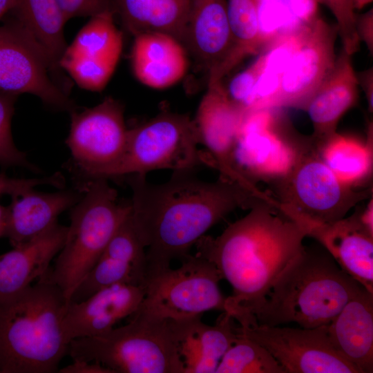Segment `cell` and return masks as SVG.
Returning <instances> with one entry per match:
<instances>
[{
    "instance_id": "1",
    "label": "cell",
    "mask_w": 373,
    "mask_h": 373,
    "mask_svg": "<svg viewBox=\"0 0 373 373\" xmlns=\"http://www.w3.org/2000/svg\"><path fill=\"white\" fill-rule=\"evenodd\" d=\"M145 175H130L126 182L132 191L130 217L146 248L147 279L188 256L191 247L233 210L278 204L271 195H258L221 177L204 181L193 171H173L160 184L149 183Z\"/></svg>"
},
{
    "instance_id": "2",
    "label": "cell",
    "mask_w": 373,
    "mask_h": 373,
    "mask_svg": "<svg viewBox=\"0 0 373 373\" xmlns=\"http://www.w3.org/2000/svg\"><path fill=\"white\" fill-rule=\"evenodd\" d=\"M307 233L280 204L262 202L214 238L204 235L196 254L212 262L233 293L225 311L235 320L252 316L286 265L303 249Z\"/></svg>"
},
{
    "instance_id": "3",
    "label": "cell",
    "mask_w": 373,
    "mask_h": 373,
    "mask_svg": "<svg viewBox=\"0 0 373 373\" xmlns=\"http://www.w3.org/2000/svg\"><path fill=\"white\" fill-rule=\"evenodd\" d=\"M365 288L321 245L305 246L286 265L252 314L258 324L327 325Z\"/></svg>"
},
{
    "instance_id": "4",
    "label": "cell",
    "mask_w": 373,
    "mask_h": 373,
    "mask_svg": "<svg viewBox=\"0 0 373 373\" xmlns=\"http://www.w3.org/2000/svg\"><path fill=\"white\" fill-rule=\"evenodd\" d=\"M69 301L44 277L0 301V373H54L68 352L62 320Z\"/></svg>"
},
{
    "instance_id": "5",
    "label": "cell",
    "mask_w": 373,
    "mask_h": 373,
    "mask_svg": "<svg viewBox=\"0 0 373 373\" xmlns=\"http://www.w3.org/2000/svg\"><path fill=\"white\" fill-rule=\"evenodd\" d=\"M70 210V224L54 267L44 277L70 297L93 268L108 243L131 212V201H119L107 179L88 181Z\"/></svg>"
},
{
    "instance_id": "6",
    "label": "cell",
    "mask_w": 373,
    "mask_h": 373,
    "mask_svg": "<svg viewBox=\"0 0 373 373\" xmlns=\"http://www.w3.org/2000/svg\"><path fill=\"white\" fill-rule=\"evenodd\" d=\"M68 354L113 373H184L168 321L136 312L124 326L70 341Z\"/></svg>"
},
{
    "instance_id": "7",
    "label": "cell",
    "mask_w": 373,
    "mask_h": 373,
    "mask_svg": "<svg viewBox=\"0 0 373 373\" xmlns=\"http://www.w3.org/2000/svg\"><path fill=\"white\" fill-rule=\"evenodd\" d=\"M194 120L186 114L164 111L149 121L128 129L121 157L113 164L85 178H116L144 174L160 169L193 171L200 166L212 167L202 153Z\"/></svg>"
},
{
    "instance_id": "8",
    "label": "cell",
    "mask_w": 373,
    "mask_h": 373,
    "mask_svg": "<svg viewBox=\"0 0 373 373\" xmlns=\"http://www.w3.org/2000/svg\"><path fill=\"white\" fill-rule=\"evenodd\" d=\"M280 209L298 223H329L346 216L370 198L341 182L321 158L309 137L302 144L286 174L270 184Z\"/></svg>"
},
{
    "instance_id": "9",
    "label": "cell",
    "mask_w": 373,
    "mask_h": 373,
    "mask_svg": "<svg viewBox=\"0 0 373 373\" xmlns=\"http://www.w3.org/2000/svg\"><path fill=\"white\" fill-rule=\"evenodd\" d=\"M175 269L169 268L149 277L145 296L136 313L162 320L182 319L217 309L225 311L226 298L218 283L216 266L195 254H189Z\"/></svg>"
},
{
    "instance_id": "10",
    "label": "cell",
    "mask_w": 373,
    "mask_h": 373,
    "mask_svg": "<svg viewBox=\"0 0 373 373\" xmlns=\"http://www.w3.org/2000/svg\"><path fill=\"white\" fill-rule=\"evenodd\" d=\"M281 108L246 111L242 121L235 160L240 173L254 183L257 179L270 184L283 177L307 138L293 130Z\"/></svg>"
},
{
    "instance_id": "11",
    "label": "cell",
    "mask_w": 373,
    "mask_h": 373,
    "mask_svg": "<svg viewBox=\"0 0 373 373\" xmlns=\"http://www.w3.org/2000/svg\"><path fill=\"white\" fill-rule=\"evenodd\" d=\"M237 331L264 347L287 373H359L334 347L327 325L294 328L238 321Z\"/></svg>"
},
{
    "instance_id": "12",
    "label": "cell",
    "mask_w": 373,
    "mask_h": 373,
    "mask_svg": "<svg viewBox=\"0 0 373 373\" xmlns=\"http://www.w3.org/2000/svg\"><path fill=\"white\" fill-rule=\"evenodd\" d=\"M46 57L30 37L10 19L0 26V91L28 93L46 106L70 113L75 104L52 79Z\"/></svg>"
},
{
    "instance_id": "13",
    "label": "cell",
    "mask_w": 373,
    "mask_h": 373,
    "mask_svg": "<svg viewBox=\"0 0 373 373\" xmlns=\"http://www.w3.org/2000/svg\"><path fill=\"white\" fill-rule=\"evenodd\" d=\"M124 113L123 104L111 97L92 108L70 113L66 144L84 178L113 164L122 155L128 134Z\"/></svg>"
},
{
    "instance_id": "14",
    "label": "cell",
    "mask_w": 373,
    "mask_h": 373,
    "mask_svg": "<svg viewBox=\"0 0 373 373\" xmlns=\"http://www.w3.org/2000/svg\"><path fill=\"white\" fill-rule=\"evenodd\" d=\"M246 111L231 99L222 81L208 82L193 120L200 144L207 149L213 168L220 171V177L255 191L256 185L238 170L234 155Z\"/></svg>"
},
{
    "instance_id": "15",
    "label": "cell",
    "mask_w": 373,
    "mask_h": 373,
    "mask_svg": "<svg viewBox=\"0 0 373 373\" xmlns=\"http://www.w3.org/2000/svg\"><path fill=\"white\" fill-rule=\"evenodd\" d=\"M337 37L336 26L321 17L309 25L282 74L274 107L303 109L334 66Z\"/></svg>"
},
{
    "instance_id": "16",
    "label": "cell",
    "mask_w": 373,
    "mask_h": 373,
    "mask_svg": "<svg viewBox=\"0 0 373 373\" xmlns=\"http://www.w3.org/2000/svg\"><path fill=\"white\" fill-rule=\"evenodd\" d=\"M130 215L116 231L93 268L76 287L70 301L80 302L99 289L115 284L146 285V248Z\"/></svg>"
},
{
    "instance_id": "17",
    "label": "cell",
    "mask_w": 373,
    "mask_h": 373,
    "mask_svg": "<svg viewBox=\"0 0 373 373\" xmlns=\"http://www.w3.org/2000/svg\"><path fill=\"white\" fill-rule=\"evenodd\" d=\"M338 266L373 293V229L363 220L361 209L329 223H299Z\"/></svg>"
},
{
    "instance_id": "18",
    "label": "cell",
    "mask_w": 373,
    "mask_h": 373,
    "mask_svg": "<svg viewBox=\"0 0 373 373\" xmlns=\"http://www.w3.org/2000/svg\"><path fill=\"white\" fill-rule=\"evenodd\" d=\"M183 46L209 74L222 81L233 48L227 0H191Z\"/></svg>"
},
{
    "instance_id": "19",
    "label": "cell",
    "mask_w": 373,
    "mask_h": 373,
    "mask_svg": "<svg viewBox=\"0 0 373 373\" xmlns=\"http://www.w3.org/2000/svg\"><path fill=\"white\" fill-rule=\"evenodd\" d=\"M145 293V286L119 283L102 288L80 302L70 301L62 320L66 341L108 332L139 309Z\"/></svg>"
},
{
    "instance_id": "20",
    "label": "cell",
    "mask_w": 373,
    "mask_h": 373,
    "mask_svg": "<svg viewBox=\"0 0 373 373\" xmlns=\"http://www.w3.org/2000/svg\"><path fill=\"white\" fill-rule=\"evenodd\" d=\"M201 318L167 320L184 373H215L238 337L235 319L229 312H222L213 325Z\"/></svg>"
},
{
    "instance_id": "21",
    "label": "cell",
    "mask_w": 373,
    "mask_h": 373,
    "mask_svg": "<svg viewBox=\"0 0 373 373\" xmlns=\"http://www.w3.org/2000/svg\"><path fill=\"white\" fill-rule=\"evenodd\" d=\"M358 88L352 55L342 48L333 69L303 109L312 123L310 139L315 146L336 133L341 118L358 102Z\"/></svg>"
},
{
    "instance_id": "22",
    "label": "cell",
    "mask_w": 373,
    "mask_h": 373,
    "mask_svg": "<svg viewBox=\"0 0 373 373\" xmlns=\"http://www.w3.org/2000/svg\"><path fill=\"white\" fill-rule=\"evenodd\" d=\"M68 227L58 222L0 255V301L31 285L45 276L66 240Z\"/></svg>"
},
{
    "instance_id": "23",
    "label": "cell",
    "mask_w": 373,
    "mask_h": 373,
    "mask_svg": "<svg viewBox=\"0 0 373 373\" xmlns=\"http://www.w3.org/2000/svg\"><path fill=\"white\" fill-rule=\"evenodd\" d=\"M336 350L359 373L373 372V293L363 288L327 325Z\"/></svg>"
},
{
    "instance_id": "24",
    "label": "cell",
    "mask_w": 373,
    "mask_h": 373,
    "mask_svg": "<svg viewBox=\"0 0 373 373\" xmlns=\"http://www.w3.org/2000/svg\"><path fill=\"white\" fill-rule=\"evenodd\" d=\"M82 196L81 192L73 190L44 193L34 189L12 196L3 237L13 247L30 240L58 222V216Z\"/></svg>"
},
{
    "instance_id": "25",
    "label": "cell",
    "mask_w": 373,
    "mask_h": 373,
    "mask_svg": "<svg viewBox=\"0 0 373 373\" xmlns=\"http://www.w3.org/2000/svg\"><path fill=\"white\" fill-rule=\"evenodd\" d=\"M131 62L136 79L155 89L166 88L178 83L188 67L184 46L175 37L162 32L135 35Z\"/></svg>"
},
{
    "instance_id": "26",
    "label": "cell",
    "mask_w": 373,
    "mask_h": 373,
    "mask_svg": "<svg viewBox=\"0 0 373 373\" xmlns=\"http://www.w3.org/2000/svg\"><path fill=\"white\" fill-rule=\"evenodd\" d=\"M191 0H110L111 8L133 36L162 32L182 45Z\"/></svg>"
},
{
    "instance_id": "27",
    "label": "cell",
    "mask_w": 373,
    "mask_h": 373,
    "mask_svg": "<svg viewBox=\"0 0 373 373\" xmlns=\"http://www.w3.org/2000/svg\"><path fill=\"white\" fill-rule=\"evenodd\" d=\"M10 13L12 20L46 57L52 72H57L68 46L64 37V25L68 20L57 0H16Z\"/></svg>"
},
{
    "instance_id": "28",
    "label": "cell",
    "mask_w": 373,
    "mask_h": 373,
    "mask_svg": "<svg viewBox=\"0 0 373 373\" xmlns=\"http://www.w3.org/2000/svg\"><path fill=\"white\" fill-rule=\"evenodd\" d=\"M365 144L337 132L318 146L321 158L343 183L353 186L367 178L372 170V122Z\"/></svg>"
},
{
    "instance_id": "29",
    "label": "cell",
    "mask_w": 373,
    "mask_h": 373,
    "mask_svg": "<svg viewBox=\"0 0 373 373\" xmlns=\"http://www.w3.org/2000/svg\"><path fill=\"white\" fill-rule=\"evenodd\" d=\"M123 46L122 32L111 7L90 17L63 55L118 63Z\"/></svg>"
},
{
    "instance_id": "30",
    "label": "cell",
    "mask_w": 373,
    "mask_h": 373,
    "mask_svg": "<svg viewBox=\"0 0 373 373\" xmlns=\"http://www.w3.org/2000/svg\"><path fill=\"white\" fill-rule=\"evenodd\" d=\"M233 48L225 75L246 57L264 52L260 32L258 0H227Z\"/></svg>"
},
{
    "instance_id": "31",
    "label": "cell",
    "mask_w": 373,
    "mask_h": 373,
    "mask_svg": "<svg viewBox=\"0 0 373 373\" xmlns=\"http://www.w3.org/2000/svg\"><path fill=\"white\" fill-rule=\"evenodd\" d=\"M215 373L287 372L264 347L238 332L237 338L222 356Z\"/></svg>"
},
{
    "instance_id": "32",
    "label": "cell",
    "mask_w": 373,
    "mask_h": 373,
    "mask_svg": "<svg viewBox=\"0 0 373 373\" xmlns=\"http://www.w3.org/2000/svg\"><path fill=\"white\" fill-rule=\"evenodd\" d=\"M59 65L80 88L99 92L108 84L117 63L82 56L63 55Z\"/></svg>"
},
{
    "instance_id": "33",
    "label": "cell",
    "mask_w": 373,
    "mask_h": 373,
    "mask_svg": "<svg viewBox=\"0 0 373 373\" xmlns=\"http://www.w3.org/2000/svg\"><path fill=\"white\" fill-rule=\"evenodd\" d=\"M258 15L264 52L303 24L293 16L285 0H258Z\"/></svg>"
},
{
    "instance_id": "34",
    "label": "cell",
    "mask_w": 373,
    "mask_h": 373,
    "mask_svg": "<svg viewBox=\"0 0 373 373\" xmlns=\"http://www.w3.org/2000/svg\"><path fill=\"white\" fill-rule=\"evenodd\" d=\"M17 97L0 91V164L23 166L37 171V168L28 161L26 154L17 149L13 141L11 122Z\"/></svg>"
},
{
    "instance_id": "35",
    "label": "cell",
    "mask_w": 373,
    "mask_h": 373,
    "mask_svg": "<svg viewBox=\"0 0 373 373\" xmlns=\"http://www.w3.org/2000/svg\"><path fill=\"white\" fill-rule=\"evenodd\" d=\"M325 4L334 15L336 20L338 35L340 37L342 48L352 55L359 50L360 41L356 35L355 21L356 14L353 0H318Z\"/></svg>"
},
{
    "instance_id": "36",
    "label": "cell",
    "mask_w": 373,
    "mask_h": 373,
    "mask_svg": "<svg viewBox=\"0 0 373 373\" xmlns=\"http://www.w3.org/2000/svg\"><path fill=\"white\" fill-rule=\"evenodd\" d=\"M265 66V54L262 52L246 69L237 74L226 88L231 99L245 110L254 88L264 71Z\"/></svg>"
},
{
    "instance_id": "37",
    "label": "cell",
    "mask_w": 373,
    "mask_h": 373,
    "mask_svg": "<svg viewBox=\"0 0 373 373\" xmlns=\"http://www.w3.org/2000/svg\"><path fill=\"white\" fill-rule=\"evenodd\" d=\"M60 180L57 174L51 176L37 178H16L0 173V195H9L10 197L34 189L41 184H50L57 186Z\"/></svg>"
},
{
    "instance_id": "38",
    "label": "cell",
    "mask_w": 373,
    "mask_h": 373,
    "mask_svg": "<svg viewBox=\"0 0 373 373\" xmlns=\"http://www.w3.org/2000/svg\"><path fill=\"white\" fill-rule=\"evenodd\" d=\"M67 20L77 17H91L111 7L110 0H57Z\"/></svg>"
},
{
    "instance_id": "39",
    "label": "cell",
    "mask_w": 373,
    "mask_h": 373,
    "mask_svg": "<svg viewBox=\"0 0 373 373\" xmlns=\"http://www.w3.org/2000/svg\"><path fill=\"white\" fill-rule=\"evenodd\" d=\"M285 1L293 16L305 25H311L320 17L318 0H285Z\"/></svg>"
},
{
    "instance_id": "40",
    "label": "cell",
    "mask_w": 373,
    "mask_h": 373,
    "mask_svg": "<svg viewBox=\"0 0 373 373\" xmlns=\"http://www.w3.org/2000/svg\"><path fill=\"white\" fill-rule=\"evenodd\" d=\"M355 28L358 39L363 41L372 56L373 54V9L365 13L356 15Z\"/></svg>"
},
{
    "instance_id": "41",
    "label": "cell",
    "mask_w": 373,
    "mask_h": 373,
    "mask_svg": "<svg viewBox=\"0 0 373 373\" xmlns=\"http://www.w3.org/2000/svg\"><path fill=\"white\" fill-rule=\"evenodd\" d=\"M59 373H113L98 362L73 359V363L59 370Z\"/></svg>"
},
{
    "instance_id": "42",
    "label": "cell",
    "mask_w": 373,
    "mask_h": 373,
    "mask_svg": "<svg viewBox=\"0 0 373 373\" xmlns=\"http://www.w3.org/2000/svg\"><path fill=\"white\" fill-rule=\"evenodd\" d=\"M358 86L363 89L368 105V110H373V68L372 67L356 73Z\"/></svg>"
},
{
    "instance_id": "43",
    "label": "cell",
    "mask_w": 373,
    "mask_h": 373,
    "mask_svg": "<svg viewBox=\"0 0 373 373\" xmlns=\"http://www.w3.org/2000/svg\"><path fill=\"white\" fill-rule=\"evenodd\" d=\"M16 3V0H0V19L10 13Z\"/></svg>"
},
{
    "instance_id": "44",
    "label": "cell",
    "mask_w": 373,
    "mask_h": 373,
    "mask_svg": "<svg viewBox=\"0 0 373 373\" xmlns=\"http://www.w3.org/2000/svg\"><path fill=\"white\" fill-rule=\"evenodd\" d=\"M7 219V207L0 204V238L3 237Z\"/></svg>"
},
{
    "instance_id": "45",
    "label": "cell",
    "mask_w": 373,
    "mask_h": 373,
    "mask_svg": "<svg viewBox=\"0 0 373 373\" xmlns=\"http://www.w3.org/2000/svg\"><path fill=\"white\" fill-rule=\"evenodd\" d=\"M355 10H361L372 3L373 0H353Z\"/></svg>"
}]
</instances>
